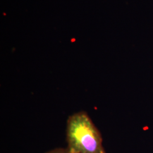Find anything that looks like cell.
I'll return each instance as SVG.
<instances>
[{"label": "cell", "instance_id": "1", "mask_svg": "<svg viewBox=\"0 0 153 153\" xmlns=\"http://www.w3.org/2000/svg\"><path fill=\"white\" fill-rule=\"evenodd\" d=\"M67 148L72 153H105L102 135L85 111L71 115L66 122Z\"/></svg>", "mask_w": 153, "mask_h": 153}, {"label": "cell", "instance_id": "2", "mask_svg": "<svg viewBox=\"0 0 153 153\" xmlns=\"http://www.w3.org/2000/svg\"><path fill=\"white\" fill-rule=\"evenodd\" d=\"M45 153H72L68 148H56Z\"/></svg>", "mask_w": 153, "mask_h": 153}]
</instances>
